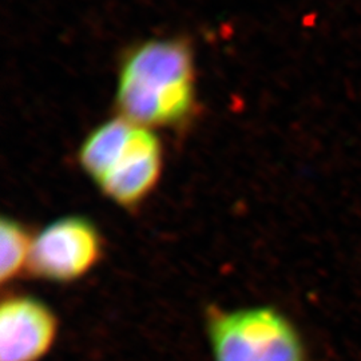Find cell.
<instances>
[{"mask_svg":"<svg viewBox=\"0 0 361 361\" xmlns=\"http://www.w3.org/2000/svg\"><path fill=\"white\" fill-rule=\"evenodd\" d=\"M193 56L180 40L147 42L122 66L118 107L141 125H176L193 110Z\"/></svg>","mask_w":361,"mask_h":361,"instance_id":"1","label":"cell"},{"mask_svg":"<svg viewBox=\"0 0 361 361\" xmlns=\"http://www.w3.org/2000/svg\"><path fill=\"white\" fill-rule=\"evenodd\" d=\"M209 338L214 361H304L295 328L268 307L214 313Z\"/></svg>","mask_w":361,"mask_h":361,"instance_id":"2","label":"cell"},{"mask_svg":"<svg viewBox=\"0 0 361 361\" xmlns=\"http://www.w3.org/2000/svg\"><path fill=\"white\" fill-rule=\"evenodd\" d=\"M102 256V240L83 217H63L47 225L32 240L28 269L40 279L70 283L82 279Z\"/></svg>","mask_w":361,"mask_h":361,"instance_id":"3","label":"cell"},{"mask_svg":"<svg viewBox=\"0 0 361 361\" xmlns=\"http://www.w3.org/2000/svg\"><path fill=\"white\" fill-rule=\"evenodd\" d=\"M58 322L34 297L4 300L0 308V361H39L54 345Z\"/></svg>","mask_w":361,"mask_h":361,"instance_id":"4","label":"cell"},{"mask_svg":"<svg viewBox=\"0 0 361 361\" xmlns=\"http://www.w3.org/2000/svg\"><path fill=\"white\" fill-rule=\"evenodd\" d=\"M161 168L162 153L157 137L137 125L123 153L97 185L119 207H137L154 189Z\"/></svg>","mask_w":361,"mask_h":361,"instance_id":"5","label":"cell"},{"mask_svg":"<svg viewBox=\"0 0 361 361\" xmlns=\"http://www.w3.org/2000/svg\"><path fill=\"white\" fill-rule=\"evenodd\" d=\"M135 123L123 119L106 122L94 130L79 150V162L95 182L113 168L128 146Z\"/></svg>","mask_w":361,"mask_h":361,"instance_id":"6","label":"cell"},{"mask_svg":"<svg viewBox=\"0 0 361 361\" xmlns=\"http://www.w3.org/2000/svg\"><path fill=\"white\" fill-rule=\"evenodd\" d=\"M32 238L26 229L13 219L0 224V280L3 284L13 280L25 267H28Z\"/></svg>","mask_w":361,"mask_h":361,"instance_id":"7","label":"cell"}]
</instances>
